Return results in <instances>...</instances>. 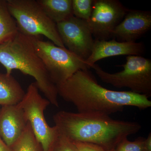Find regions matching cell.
I'll list each match as a JSON object with an SVG mask.
<instances>
[{"instance_id": "cell-1", "label": "cell", "mask_w": 151, "mask_h": 151, "mask_svg": "<svg viewBox=\"0 0 151 151\" xmlns=\"http://www.w3.org/2000/svg\"><path fill=\"white\" fill-rule=\"evenodd\" d=\"M89 70H78L62 84L56 85L58 95L73 104L78 113L110 116L123 111L126 106L140 110L151 107V101L145 95L103 87Z\"/></svg>"}, {"instance_id": "cell-2", "label": "cell", "mask_w": 151, "mask_h": 151, "mask_svg": "<svg viewBox=\"0 0 151 151\" xmlns=\"http://www.w3.org/2000/svg\"><path fill=\"white\" fill-rule=\"evenodd\" d=\"M53 118L58 132L70 140L93 143L108 150L115 149L120 142L142 128L137 122L96 113L60 111Z\"/></svg>"}, {"instance_id": "cell-3", "label": "cell", "mask_w": 151, "mask_h": 151, "mask_svg": "<svg viewBox=\"0 0 151 151\" xmlns=\"http://www.w3.org/2000/svg\"><path fill=\"white\" fill-rule=\"evenodd\" d=\"M0 63L5 68L7 75H11L13 70H18L32 76L39 90L50 104L59 106L56 85L52 80L29 37L19 32L13 39L1 45Z\"/></svg>"}, {"instance_id": "cell-4", "label": "cell", "mask_w": 151, "mask_h": 151, "mask_svg": "<svg viewBox=\"0 0 151 151\" xmlns=\"http://www.w3.org/2000/svg\"><path fill=\"white\" fill-rule=\"evenodd\" d=\"M19 32L29 37L44 36L57 46L65 47L56 24L47 17L37 0H7Z\"/></svg>"}, {"instance_id": "cell-5", "label": "cell", "mask_w": 151, "mask_h": 151, "mask_svg": "<svg viewBox=\"0 0 151 151\" xmlns=\"http://www.w3.org/2000/svg\"><path fill=\"white\" fill-rule=\"evenodd\" d=\"M124 68V70L115 73L103 70L95 63L91 66L101 81L118 88H129L130 91L151 96V60L139 55L126 57V63L116 65Z\"/></svg>"}, {"instance_id": "cell-6", "label": "cell", "mask_w": 151, "mask_h": 151, "mask_svg": "<svg viewBox=\"0 0 151 151\" xmlns=\"http://www.w3.org/2000/svg\"><path fill=\"white\" fill-rule=\"evenodd\" d=\"M53 83L64 82L79 70L90 69L86 61L65 47L57 46L40 37H30Z\"/></svg>"}, {"instance_id": "cell-7", "label": "cell", "mask_w": 151, "mask_h": 151, "mask_svg": "<svg viewBox=\"0 0 151 151\" xmlns=\"http://www.w3.org/2000/svg\"><path fill=\"white\" fill-rule=\"evenodd\" d=\"M39 90L35 82L30 84L24 97L18 104L43 151H47L58 130L55 126L50 127L46 122L44 111L50 103L41 96Z\"/></svg>"}, {"instance_id": "cell-8", "label": "cell", "mask_w": 151, "mask_h": 151, "mask_svg": "<svg viewBox=\"0 0 151 151\" xmlns=\"http://www.w3.org/2000/svg\"><path fill=\"white\" fill-rule=\"evenodd\" d=\"M128 10L118 0H94L92 14L86 22L94 40L112 38L113 31Z\"/></svg>"}, {"instance_id": "cell-9", "label": "cell", "mask_w": 151, "mask_h": 151, "mask_svg": "<svg viewBox=\"0 0 151 151\" xmlns=\"http://www.w3.org/2000/svg\"><path fill=\"white\" fill-rule=\"evenodd\" d=\"M56 25L65 48L86 61L91 54L94 40L87 22L73 16Z\"/></svg>"}, {"instance_id": "cell-10", "label": "cell", "mask_w": 151, "mask_h": 151, "mask_svg": "<svg viewBox=\"0 0 151 151\" xmlns=\"http://www.w3.org/2000/svg\"><path fill=\"white\" fill-rule=\"evenodd\" d=\"M151 28V12L129 9L112 34L121 42H136Z\"/></svg>"}, {"instance_id": "cell-11", "label": "cell", "mask_w": 151, "mask_h": 151, "mask_svg": "<svg viewBox=\"0 0 151 151\" xmlns=\"http://www.w3.org/2000/svg\"><path fill=\"white\" fill-rule=\"evenodd\" d=\"M145 47L142 42H121L116 40H94L90 56L86 60L89 68L98 60L119 55H139L145 53Z\"/></svg>"}, {"instance_id": "cell-12", "label": "cell", "mask_w": 151, "mask_h": 151, "mask_svg": "<svg viewBox=\"0 0 151 151\" xmlns=\"http://www.w3.org/2000/svg\"><path fill=\"white\" fill-rule=\"evenodd\" d=\"M28 123L19 104L3 106L0 109V137L10 147L20 137Z\"/></svg>"}, {"instance_id": "cell-13", "label": "cell", "mask_w": 151, "mask_h": 151, "mask_svg": "<svg viewBox=\"0 0 151 151\" xmlns=\"http://www.w3.org/2000/svg\"><path fill=\"white\" fill-rule=\"evenodd\" d=\"M26 92L12 76L0 73V105H16L22 100Z\"/></svg>"}, {"instance_id": "cell-14", "label": "cell", "mask_w": 151, "mask_h": 151, "mask_svg": "<svg viewBox=\"0 0 151 151\" xmlns=\"http://www.w3.org/2000/svg\"><path fill=\"white\" fill-rule=\"evenodd\" d=\"M47 17L56 24L73 16L72 0H37Z\"/></svg>"}, {"instance_id": "cell-15", "label": "cell", "mask_w": 151, "mask_h": 151, "mask_svg": "<svg viewBox=\"0 0 151 151\" xmlns=\"http://www.w3.org/2000/svg\"><path fill=\"white\" fill-rule=\"evenodd\" d=\"M18 33L16 22L9 10L6 1L0 0V45L13 39Z\"/></svg>"}, {"instance_id": "cell-16", "label": "cell", "mask_w": 151, "mask_h": 151, "mask_svg": "<svg viewBox=\"0 0 151 151\" xmlns=\"http://www.w3.org/2000/svg\"><path fill=\"white\" fill-rule=\"evenodd\" d=\"M11 148L13 151H43L29 122L22 134Z\"/></svg>"}, {"instance_id": "cell-17", "label": "cell", "mask_w": 151, "mask_h": 151, "mask_svg": "<svg viewBox=\"0 0 151 151\" xmlns=\"http://www.w3.org/2000/svg\"><path fill=\"white\" fill-rule=\"evenodd\" d=\"M94 0H72L73 16L87 22L92 13Z\"/></svg>"}, {"instance_id": "cell-18", "label": "cell", "mask_w": 151, "mask_h": 151, "mask_svg": "<svg viewBox=\"0 0 151 151\" xmlns=\"http://www.w3.org/2000/svg\"><path fill=\"white\" fill-rule=\"evenodd\" d=\"M47 151H77L72 141L58 131Z\"/></svg>"}, {"instance_id": "cell-19", "label": "cell", "mask_w": 151, "mask_h": 151, "mask_svg": "<svg viewBox=\"0 0 151 151\" xmlns=\"http://www.w3.org/2000/svg\"><path fill=\"white\" fill-rule=\"evenodd\" d=\"M145 139L142 137H139L132 142L127 138L117 145L114 151H142Z\"/></svg>"}, {"instance_id": "cell-20", "label": "cell", "mask_w": 151, "mask_h": 151, "mask_svg": "<svg viewBox=\"0 0 151 151\" xmlns=\"http://www.w3.org/2000/svg\"><path fill=\"white\" fill-rule=\"evenodd\" d=\"M77 151H114L113 150H108L93 143L85 142H73Z\"/></svg>"}, {"instance_id": "cell-21", "label": "cell", "mask_w": 151, "mask_h": 151, "mask_svg": "<svg viewBox=\"0 0 151 151\" xmlns=\"http://www.w3.org/2000/svg\"><path fill=\"white\" fill-rule=\"evenodd\" d=\"M142 151H151V133H149L147 139H145L143 144Z\"/></svg>"}, {"instance_id": "cell-22", "label": "cell", "mask_w": 151, "mask_h": 151, "mask_svg": "<svg viewBox=\"0 0 151 151\" xmlns=\"http://www.w3.org/2000/svg\"><path fill=\"white\" fill-rule=\"evenodd\" d=\"M0 151H13L10 147L8 146L0 137Z\"/></svg>"}]
</instances>
